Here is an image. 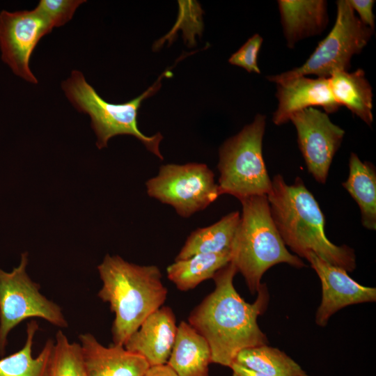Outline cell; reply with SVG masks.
<instances>
[{
	"label": "cell",
	"mask_w": 376,
	"mask_h": 376,
	"mask_svg": "<svg viewBox=\"0 0 376 376\" xmlns=\"http://www.w3.org/2000/svg\"><path fill=\"white\" fill-rule=\"evenodd\" d=\"M233 363L269 376H310L284 352L268 345L241 350Z\"/></svg>",
	"instance_id": "23"
},
{
	"label": "cell",
	"mask_w": 376,
	"mask_h": 376,
	"mask_svg": "<svg viewBox=\"0 0 376 376\" xmlns=\"http://www.w3.org/2000/svg\"><path fill=\"white\" fill-rule=\"evenodd\" d=\"M231 261V251L200 253L184 260H175L167 269L168 279L181 291L195 288L203 281L212 279L215 273Z\"/></svg>",
	"instance_id": "21"
},
{
	"label": "cell",
	"mask_w": 376,
	"mask_h": 376,
	"mask_svg": "<svg viewBox=\"0 0 376 376\" xmlns=\"http://www.w3.org/2000/svg\"><path fill=\"white\" fill-rule=\"evenodd\" d=\"M52 29L34 8L0 13L1 58L13 72L26 81L37 84L29 67L31 54L40 40Z\"/></svg>",
	"instance_id": "11"
},
{
	"label": "cell",
	"mask_w": 376,
	"mask_h": 376,
	"mask_svg": "<svg viewBox=\"0 0 376 376\" xmlns=\"http://www.w3.org/2000/svg\"><path fill=\"white\" fill-rule=\"evenodd\" d=\"M148 195L172 206L188 218L205 210L220 196L214 174L205 164H167L146 182Z\"/></svg>",
	"instance_id": "9"
},
{
	"label": "cell",
	"mask_w": 376,
	"mask_h": 376,
	"mask_svg": "<svg viewBox=\"0 0 376 376\" xmlns=\"http://www.w3.org/2000/svg\"><path fill=\"white\" fill-rule=\"evenodd\" d=\"M38 329L36 320L27 324L24 346L0 359V376H47L54 340L47 339L40 353L33 357V340Z\"/></svg>",
	"instance_id": "22"
},
{
	"label": "cell",
	"mask_w": 376,
	"mask_h": 376,
	"mask_svg": "<svg viewBox=\"0 0 376 376\" xmlns=\"http://www.w3.org/2000/svg\"><path fill=\"white\" fill-rule=\"evenodd\" d=\"M329 81L332 95L339 105L346 107L370 126L373 121V91L364 71L358 69L352 72H335Z\"/></svg>",
	"instance_id": "18"
},
{
	"label": "cell",
	"mask_w": 376,
	"mask_h": 376,
	"mask_svg": "<svg viewBox=\"0 0 376 376\" xmlns=\"http://www.w3.org/2000/svg\"><path fill=\"white\" fill-rule=\"evenodd\" d=\"M85 2V0H40L35 9L53 29L69 22L77 8Z\"/></svg>",
	"instance_id": "25"
},
{
	"label": "cell",
	"mask_w": 376,
	"mask_h": 376,
	"mask_svg": "<svg viewBox=\"0 0 376 376\" xmlns=\"http://www.w3.org/2000/svg\"><path fill=\"white\" fill-rule=\"evenodd\" d=\"M289 120L297 130L308 171L318 182L324 184L345 131L334 124L326 113L313 107L294 113Z\"/></svg>",
	"instance_id": "10"
},
{
	"label": "cell",
	"mask_w": 376,
	"mask_h": 376,
	"mask_svg": "<svg viewBox=\"0 0 376 376\" xmlns=\"http://www.w3.org/2000/svg\"><path fill=\"white\" fill-rule=\"evenodd\" d=\"M276 86L278 107L272 117L276 125L288 122L294 113L313 106L322 107L327 113L336 112L340 107L332 95L329 78L301 76Z\"/></svg>",
	"instance_id": "13"
},
{
	"label": "cell",
	"mask_w": 376,
	"mask_h": 376,
	"mask_svg": "<svg viewBox=\"0 0 376 376\" xmlns=\"http://www.w3.org/2000/svg\"><path fill=\"white\" fill-rule=\"evenodd\" d=\"M211 363V350L206 339L182 321L166 364L178 376H209Z\"/></svg>",
	"instance_id": "17"
},
{
	"label": "cell",
	"mask_w": 376,
	"mask_h": 376,
	"mask_svg": "<svg viewBox=\"0 0 376 376\" xmlns=\"http://www.w3.org/2000/svg\"><path fill=\"white\" fill-rule=\"evenodd\" d=\"M79 338L88 376H144L150 367L143 357L124 345L105 347L90 333L81 334Z\"/></svg>",
	"instance_id": "15"
},
{
	"label": "cell",
	"mask_w": 376,
	"mask_h": 376,
	"mask_svg": "<svg viewBox=\"0 0 376 376\" xmlns=\"http://www.w3.org/2000/svg\"><path fill=\"white\" fill-rule=\"evenodd\" d=\"M144 376H178L176 373L167 365L150 366Z\"/></svg>",
	"instance_id": "28"
},
{
	"label": "cell",
	"mask_w": 376,
	"mask_h": 376,
	"mask_svg": "<svg viewBox=\"0 0 376 376\" xmlns=\"http://www.w3.org/2000/svg\"><path fill=\"white\" fill-rule=\"evenodd\" d=\"M237 269L230 262L213 276L214 290L189 314L188 323L207 341L212 363L229 367L237 354L248 347L267 345L257 319L267 309L269 295L261 283L253 303L237 292L233 279Z\"/></svg>",
	"instance_id": "1"
},
{
	"label": "cell",
	"mask_w": 376,
	"mask_h": 376,
	"mask_svg": "<svg viewBox=\"0 0 376 376\" xmlns=\"http://www.w3.org/2000/svg\"><path fill=\"white\" fill-rule=\"evenodd\" d=\"M240 201L242 210L230 249L231 262L254 295L263 274L274 265L287 263L296 268L306 265L286 248L272 217L266 195Z\"/></svg>",
	"instance_id": "4"
},
{
	"label": "cell",
	"mask_w": 376,
	"mask_h": 376,
	"mask_svg": "<svg viewBox=\"0 0 376 376\" xmlns=\"http://www.w3.org/2000/svg\"><path fill=\"white\" fill-rule=\"evenodd\" d=\"M240 219V212L234 211L210 226L197 228L189 235L175 260L230 250Z\"/></svg>",
	"instance_id": "20"
},
{
	"label": "cell",
	"mask_w": 376,
	"mask_h": 376,
	"mask_svg": "<svg viewBox=\"0 0 376 376\" xmlns=\"http://www.w3.org/2000/svg\"><path fill=\"white\" fill-rule=\"evenodd\" d=\"M354 11L359 14V19L366 26L374 30L375 16L373 12L375 1L373 0H348Z\"/></svg>",
	"instance_id": "27"
},
{
	"label": "cell",
	"mask_w": 376,
	"mask_h": 376,
	"mask_svg": "<svg viewBox=\"0 0 376 376\" xmlns=\"http://www.w3.org/2000/svg\"><path fill=\"white\" fill-rule=\"evenodd\" d=\"M265 116L257 114L253 122L228 138L219 150V195L230 194L239 201L267 195L272 189L263 156Z\"/></svg>",
	"instance_id": "6"
},
{
	"label": "cell",
	"mask_w": 376,
	"mask_h": 376,
	"mask_svg": "<svg viewBox=\"0 0 376 376\" xmlns=\"http://www.w3.org/2000/svg\"><path fill=\"white\" fill-rule=\"evenodd\" d=\"M267 197L284 244L298 257L305 258L313 253L347 272L356 268L354 250L345 244L337 246L326 236L324 214L301 178L297 177L293 184L288 185L281 175H276Z\"/></svg>",
	"instance_id": "2"
},
{
	"label": "cell",
	"mask_w": 376,
	"mask_h": 376,
	"mask_svg": "<svg viewBox=\"0 0 376 376\" xmlns=\"http://www.w3.org/2000/svg\"><path fill=\"white\" fill-rule=\"evenodd\" d=\"M283 33L289 48L299 40L321 33L329 17L323 0H279L277 1Z\"/></svg>",
	"instance_id": "16"
},
{
	"label": "cell",
	"mask_w": 376,
	"mask_h": 376,
	"mask_svg": "<svg viewBox=\"0 0 376 376\" xmlns=\"http://www.w3.org/2000/svg\"><path fill=\"white\" fill-rule=\"evenodd\" d=\"M171 75L170 71H164L141 95L122 104L105 101L78 70H73L70 77L62 82L61 87L75 108L90 116L99 149L107 147L109 140L115 136L129 134L139 139L148 150L162 160L164 157L159 150L162 134L157 132L150 136L145 135L138 127L137 116L141 102L160 88L164 77Z\"/></svg>",
	"instance_id": "5"
},
{
	"label": "cell",
	"mask_w": 376,
	"mask_h": 376,
	"mask_svg": "<svg viewBox=\"0 0 376 376\" xmlns=\"http://www.w3.org/2000/svg\"><path fill=\"white\" fill-rule=\"evenodd\" d=\"M177 329L173 310L162 306L143 322L127 338L124 347L143 357L150 366L166 364Z\"/></svg>",
	"instance_id": "14"
},
{
	"label": "cell",
	"mask_w": 376,
	"mask_h": 376,
	"mask_svg": "<svg viewBox=\"0 0 376 376\" xmlns=\"http://www.w3.org/2000/svg\"><path fill=\"white\" fill-rule=\"evenodd\" d=\"M28 253H22L19 265L10 272L0 269V355L6 352L10 331L23 320L43 319L59 328L68 322L59 305L40 292V285L26 272Z\"/></svg>",
	"instance_id": "8"
},
{
	"label": "cell",
	"mask_w": 376,
	"mask_h": 376,
	"mask_svg": "<svg viewBox=\"0 0 376 376\" xmlns=\"http://www.w3.org/2000/svg\"><path fill=\"white\" fill-rule=\"evenodd\" d=\"M336 22L326 38L300 67L267 79L276 84L296 77L315 75L329 78L335 72L348 71L352 56L368 44L374 30L363 24L354 13L348 0L336 1Z\"/></svg>",
	"instance_id": "7"
},
{
	"label": "cell",
	"mask_w": 376,
	"mask_h": 376,
	"mask_svg": "<svg viewBox=\"0 0 376 376\" xmlns=\"http://www.w3.org/2000/svg\"><path fill=\"white\" fill-rule=\"evenodd\" d=\"M97 268L102 282L97 297L109 303L115 314L113 344L124 345L143 322L164 304L168 291L162 272L155 265H136L109 254Z\"/></svg>",
	"instance_id": "3"
},
{
	"label": "cell",
	"mask_w": 376,
	"mask_h": 376,
	"mask_svg": "<svg viewBox=\"0 0 376 376\" xmlns=\"http://www.w3.org/2000/svg\"><path fill=\"white\" fill-rule=\"evenodd\" d=\"M47 376H88L80 344L70 343L61 330L56 334Z\"/></svg>",
	"instance_id": "24"
},
{
	"label": "cell",
	"mask_w": 376,
	"mask_h": 376,
	"mask_svg": "<svg viewBox=\"0 0 376 376\" xmlns=\"http://www.w3.org/2000/svg\"><path fill=\"white\" fill-rule=\"evenodd\" d=\"M343 187L358 204L362 226L376 229V169L369 162H362L354 152L349 159V175Z\"/></svg>",
	"instance_id": "19"
},
{
	"label": "cell",
	"mask_w": 376,
	"mask_h": 376,
	"mask_svg": "<svg viewBox=\"0 0 376 376\" xmlns=\"http://www.w3.org/2000/svg\"><path fill=\"white\" fill-rule=\"evenodd\" d=\"M230 368L232 370V376H269L267 375L246 368L235 363H233Z\"/></svg>",
	"instance_id": "29"
},
{
	"label": "cell",
	"mask_w": 376,
	"mask_h": 376,
	"mask_svg": "<svg viewBox=\"0 0 376 376\" xmlns=\"http://www.w3.org/2000/svg\"><path fill=\"white\" fill-rule=\"evenodd\" d=\"M305 258L318 274L322 285V301L315 315L318 325L326 326L330 317L344 307L375 301V288L361 285L346 270L327 263L313 253H308Z\"/></svg>",
	"instance_id": "12"
},
{
	"label": "cell",
	"mask_w": 376,
	"mask_h": 376,
	"mask_svg": "<svg viewBox=\"0 0 376 376\" xmlns=\"http://www.w3.org/2000/svg\"><path fill=\"white\" fill-rule=\"evenodd\" d=\"M263 43V38L258 33L254 34L228 59L234 65L243 68L249 72L260 73L258 66V55Z\"/></svg>",
	"instance_id": "26"
}]
</instances>
